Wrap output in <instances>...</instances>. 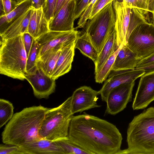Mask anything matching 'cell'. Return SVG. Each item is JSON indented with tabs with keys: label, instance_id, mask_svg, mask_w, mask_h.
Returning a JSON list of instances; mask_svg holds the SVG:
<instances>
[{
	"label": "cell",
	"instance_id": "cell-1",
	"mask_svg": "<svg viewBox=\"0 0 154 154\" xmlns=\"http://www.w3.org/2000/svg\"><path fill=\"white\" fill-rule=\"evenodd\" d=\"M68 137L88 154H119L122 137L116 125L84 112L73 116Z\"/></svg>",
	"mask_w": 154,
	"mask_h": 154
},
{
	"label": "cell",
	"instance_id": "cell-2",
	"mask_svg": "<svg viewBox=\"0 0 154 154\" xmlns=\"http://www.w3.org/2000/svg\"><path fill=\"white\" fill-rule=\"evenodd\" d=\"M49 109L40 105L15 113L2 132L3 143L21 146L41 139L39 130Z\"/></svg>",
	"mask_w": 154,
	"mask_h": 154
},
{
	"label": "cell",
	"instance_id": "cell-3",
	"mask_svg": "<svg viewBox=\"0 0 154 154\" xmlns=\"http://www.w3.org/2000/svg\"><path fill=\"white\" fill-rule=\"evenodd\" d=\"M128 148L119 154H154V107L135 116L127 130Z\"/></svg>",
	"mask_w": 154,
	"mask_h": 154
},
{
	"label": "cell",
	"instance_id": "cell-4",
	"mask_svg": "<svg viewBox=\"0 0 154 154\" xmlns=\"http://www.w3.org/2000/svg\"><path fill=\"white\" fill-rule=\"evenodd\" d=\"M0 73L23 80L26 74L27 55L23 35L8 39H1Z\"/></svg>",
	"mask_w": 154,
	"mask_h": 154
},
{
	"label": "cell",
	"instance_id": "cell-5",
	"mask_svg": "<svg viewBox=\"0 0 154 154\" xmlns=\"http://www.w3.org/2000/svg\"><path fill=\"white\" fill-rule=\"evenodd\" d=\"M116 18L115 29L117 45H126L134 29L145 23H154V16L150 13L128 7L123 0H114L112 2Z\"/></svg>",
	"mask_w": 154,
	"mask_h": 154
},
{
	"label": "cell",
	"instance_id": "cell-6",
	"mask_svg": "<svg viewBox=\"0 0 154 154\" xmlns=\"http://www.w3.org/2000/svg\"><path fill=\"white\" fill-rule=\"evenodd\" d=\"M71 96L58 106L49 109L39 131L41 138L54 141L67 137L73 116L71 109Z\"/></svg>",
	"mask_w": 154,
	"mask_h": 154
},
{
	"label": "cell",
	"instance_id": "cell-7",
	"mask_svg": "<svg viewBox=\"0 0 154 154\" xmlns=\"http://www.w3.org/2000/svg\"><path fill=\"white\" fill-rule=\"evenodd\" d=\"M115 15L112 2L87 22L85 32L99 54L115 28Z\"/></svg>",
	"mask_w": 154,
	"mask_h": 154
},
{
	"label": "cell",
	"instance_id": "cell-8",
	"mask_svg": "<svg viewBox=\"0 0 154 154\" xmlns=\"http://www.w3.org/2000/svg\"><path fill=\"white\" fill-rule=\"evenodd\" d=\"M127 47L141 60L154 53V23H145L137 26L129 36Z\"/></svg>",
	"mask_w": 154,
	"mask_h": 154
},
{
	"label": "cell",
	"instance_id": "cell-9",
	"mask_svg": "<svg viewBox=\"0 0 154 154\" xmlns=\"http://www.w3.org/2000/svg\"><path fill=\"white\" fill-rule=\"evenodd\" d=\"M79 34L75 30L69 32L49 30L43 34L35 39L39 47L38 58L49 50L68 45L75 41Z\"/></svg>",
	"mask_w": 154,
	"mask_h": 154
},
{
	"label": "cell",
	"instance_id": "cell-10",
	"mask_svg": "<svg viewBox=\"0 0 154 154\" xmlns=\"http://www.w3.org/2000/svg\"><path fill=\"white\" fill-rule=\"evenodd\" d=\"M134 84L135 81L128 82L113 89L107 98L105 113L115 115L123 111L131 101Z\"/></svg>",
	"mask_w": 154,
	"mask_h": 154
},
{
	"label": "cell",
	"instance_id": "cell-11",
	"mask_svg": "<svg viewBox=\"0 0 154 154\" xmlns=\"http://www.w3.org/2000/svg\"><path fill=\"white\" fill-rule=\"evenodd\" d=\"M145 73L142 69L112 70L108 79L99 91L102 100L106 102L110 92L113 89L123 83L135 81Z\"/></svg>",
	"mask_w": 154,
	"mask_h": 154
},
{
	"label": "cell",
	"instance_id": "cell-12",
	"mask_svg": "<svg viewBox=\"0 0 154 154\" xmlns=\"http://www.w3.org/2000/svg\"><path fill=\"white\" fill-rule=\"evenodd\" d=\"M99 91L95 90L91 87L86 86H81L76 89L73 92L71 100V109L74 114L82 113L101 106L97 104V96Z\"/></svg>",
	"mask_w": 154,
	"mask_h": 154
},
{
	"label": "cell",
	"instance_id": "cell-13",
	"mask_svg": "<svg viewBox=\"0 0 154 154\" xmlns=\"http://www.w3.org/2000/svg\"><path fill=\"white\" fill-rule=\"evenodd\" d=\"M154 100V71L145 73L141 76L134 99L132 108L134 110L146 107Z\"/></svg>",
	"mask_w": 154,
	"mask_h": 154
},
{
	"label": "cell",
	"instance_id": "cell-14",
	"mask_svg": "<svg viewBox=\"0 0 154 154\" xmlns=\"http://www.w3.org/2000/svg\"><path fill=\"white\" fill-rule=\"evenodd\" d=\"M74 0H66L64 5L49 22L50 31L69 32L74 30Z\"/></svg>",
	"mask_w": 154,
	"mask_h": 154
},
{
	"label": "cell",
	"instance_id": "cell-15",
	"mask_svg": "<svg viewBox=\"0 0 154 154\" xmlns=\"http://www.w3.org/2000/svg\"><path fill=\"white\" fill-rule=\"evenodd\" d=\"M25 79L32 86L35 97L38 99H47L55 91V80L38 68L35 74L26 75Z\"/></svg>",
	"mask_w": 154,
	"mask_h": 154
},
{
	"label": "cell",
	"instance_id": "cell-16",
	"mask_svg": "<svg viewBox=\"0 0 154 154\" xmlns=\"http://www.w3.org/2000/svg\"><path fill=\"white\" fill-rule=\"evenodd\" d=\"M24 154H65L62 148L54 141L39 140L20 146Z\"/></svg>",
	"mask_w": 154,
	"mask_h": 154
},
{
	"label": "cell",
	"instance_id": "cell-17",
	"mask_svg": "<svg viewBox=\"0 0 154 154\" xmlns=\"http://www.w3.org/2000/svg\"><path fill=\"white\" fill-rule=\"evenodd\" d=\"M75 42L62 48L52 74L51 78L54 80L71 69L74 56Z\"/></svg>",
	"mask_w": 154,
	"mask_h": 154
},
{
	"label": "cell",
	"instance_id": "cell-18",
	"mask_svg": "<svg viewBox=\"0 0 154 154\" xmlns=\"http://www.w3.org/2000/svg\"><path fill=\"white\" fill-rule=\"evenodd\" d=\"M49 31V21L45 16L42 7L38 9L32 8L28 32L36 39Z\"/></svg>",
	"mask_w": 154,
	"mask_h": 154
},
{
	"label": "cell",
	"instance_id": "cell-19",
	"mask_svg": "<svg viewBox=\"0 0 154 154\" xmlns=\"http://www.w3.org/2000/svg\"><path fill=\"white\" fill-rule=\"evenodd\" d=\"M32 8L31 6L26 12L0 33L1 39H5L12 38L28 32V25Z\"/></svg>",
	"mask_w": 154,
	"mask_h": 154
},
{
	"label": "cell",
	"instance_id": "cell-20",
	"mask_svg": "<svg viewBox=\"0 0 154 154\" xmlns=\"http://www.w3.org/2000/svg\"><path fill=\"white\" fill-rule=\"evenodd\" d=\"M141 60L126 45H123L116 56L112 70L134 69Z\"/></svg>",
	"mask_w": 154,
	"mask_h": 154
},
{
	"label": "cell",
	"instance_id": "cell-21",
	"mask_svg": "<svg viewBox=\"0 0 154 154\" xmlns=\"http://www.w3.org/2000/svg\"><path fill=\"white\" fill-rule=\"evenodd\" d=\"M64 47L58 46L45 52L37 59L38 68L41 69L46 75L51 77L53 70L61 50Z\"/></svg>",
	"mask_w": 154,
	"mask_h": 154
},
{
	"label": "cell",
	"instance_id": "cell-22",
	"mask_svg": "<svg viewBox=\"0 0 154 154\" xmlns=\"http://www.w3.org/2000/svg\"><path fill=\"white\" fill-rule=\"evenodd\" d=\"M119 47L116 44V34L115 27L109 34L101 51L99 54L97 61L94 64L95 73Z\"/></svg>",
	"mask_w": 154,
	"mask_h": 154
},
{
	"label": "cell",
	"instance_id": "cell-23",
	"mask_svg": "<svg viewBox=\"0 0 154 154\" xmlns=\"http://www.w3.org/2000/svg\"><path fill=\"white\" fill-rule=\"evenodd\" d=\"M31 0H25L9 13L0 16V33L31 6Z\"/></svg>",
	"mask_w": 154,
	"mask_h": 154
},
{
	"label": "cell",
	"instance_id": "cell-24",
	"mask_svg": "<svg viewBox=\"0 0 154 154\" xmlns=\"http://www.w3.org/2000/svg\"><path fill=\"white\" fill-rule=\"evenodd\" d=\"M75 48L91 59L94 64L97 62L99 53L85 32L80 35H78L75 41Z\"/></svg>",
	"mask_w": 154,
	"mask_h": 154
},
{
	"label": "cell",
	"instance_id": "cell-25",
	"mask_svg": "<svg viewBox=\"0 0 154 154\" xmlns=\"http://www.w3.org/2000/svg\"><path fill=\"white\" fill-rule=\"evenodd\" d=\"M123 45H120L104 63L99 70L95 73V81L101 83L105 81L108 77L115 61L116 56Z\"/></svg>",
	"mask_w": 154,
	"mask_h": 154
},
{
	"label": "cell",
	"instance_id": "cell-26",
	"mask_svg": "<svg viewBox=\"0 0 154 154\" xmlns=\"http://www.w3.org/2000/svg\"><path fill=\"white\" fill-rule=\"evenodd\" d=\"M39 45L35 39L27 57L26 65V75H33L36 73L38 68L37 61L39 52Z\"/></svg>",
	"mask_w": 154,
	"mask_h": 154
},
{
	"label": "cell",
	"instance_id": "cell-27",
	"mask_svg": "<svg viewBox=\"0 0 154 154\" xmlns=\"http://www.w3.org/2000/svg\"><path fill=\"white\" fill-rule=\"evenodd\" d=\"M14 107L9 101L3 99H0V128H1L13 117Z\"/></svg>",
	"mask_w": 154,
	"mask_h": 154
},
{
	"label": "cell",
	"instance_id": "cell-28",
	"mask_svg": "<svg viewBox=\"0 0 154 154\" xmlns=\"http://www.w3.org/2000/svg\"><path fill=\"white\" fill-rule=\"evenodd\" d=\"M63 149L65 154H88V153L72 143L68 136L54 141Z\"/></svg>",
	"mask_w": 154,
	"mask_h": 154
},
{
	"label": "cell",
	"instance_id": "cell-29",
	"mask_svg": "<svg viewBox=\"0 0 154 154\" xmlns=\"http://www.w3.org/2000/svg\"><path fill=\"white\" fill-rule=\"evenodd\" d=\"M129 7L152 13L154 15V0H123Z\"/></svg>",
	"mask_w": 154,
	"mask_h": 154
},
{
	"label": "cell",
	"instance_id": "cell-30",
	"mask_svg": "<svg viewBox=\"0 0 154 154\" xmlns=\"http://www.w3.org/2000/svg\"><path fill=\"white\" fill-rule=\"evenodd\" d=\"M57 0H45L42 7L45 16L49 22L53 18Z\"/></svg>",
	"mask_w": 154,
	"mask_h": 154
},
{
	"label": "cell",
	"instance_id": "cell-31",
	"mask_svg": "<svg viewBox=\"0 0 154 154\" xmlns=\"http://www.w3.org/2000/svg\"><path fill=\"white\" fill-rule=\"evenodd\" d=\"M0 154H24L20 146L5 144L0 145Z\"/></svg>",
	"mask_w": 154,
	"mask_h": 154
},
{
	"label": "cell",
	"instance_id": "cell-32",
	"mask_svg": "<svg viewBox=\"0 0 154 154\" xmlns=\"http://www.w3.org/2000/svg\"><path fill=\"white\" fill-rule=\"evenodd\" d=\"M114 0H97L93 5L88 20L92 18L96 14L101 11Z\"/></svg>",
	"mask_w": 154,
	"mask_h": 154
},
{
	"label": "cell",
	"instance_id": "cell-33",
	"mask_svg": "<svg viewBox=\"0 0 154 154\" xmlns=\"http://www.w3.org/2000/svg\"><path fill=\"white\" fill-rule=\"evenodd\" d=\"M75 1V18L80 17L87 8L89 0H74Z\"/></svg>",
	"mask_w": 154,
	"mask_h": 154
},
{
	"label": "cell",
	"instance_id": "cell-34",
	"mask_svg": "<svg viewBox=\"0 0 154 154\" xmlns=\"http://www.w3.org/2000/svg\"><path fill=\"white\" fill-rule=\"evenodd\" d=\"M23 38L24 45L27 57L31 50L34 38L28 32L23 33Z\"/></svg>",
	"mask_w": 154,
	"mask_h": 154
},
{
	"label": "cell",
	"instance_id": "cell-35",
	"mask_svg": "<svg viewBox=\"0 0 154 154\" xmlns=\"http://www.w3.org/2000/svg\"><path fill=\"white\" fill-rule=\"evenodd\" d=\"M154 64V53L149 56L141 59L137 64L136 68H141Z\"/></svg>",
	"mask_w": 154,
	"mask_h": 154
},
{
	"label": "cell",
	"instance_id": "cell-36",
	"mask_svg": "<svg viewBox=\"0 0 154 154\" xmlns=\"http://www.w3.org/2000/svg\"><path fill=\"white\" fill-rule=\"evenodd\" d=\"M0 3L2 5L5 15L11 12L17 5L11 0H0Z\"/></svg>",
	"mask_w": 154,
	"mask_h": 154
},
{
	"label": "cell",
	"instance_id": "cell-37",
	"mask_svg": "<svg viewBox=\"0 0 154 154\" xmlns=\"http://www.w3.org/2000/svg\"><path fill=\"white\" fill-rule=\"evenodd\" d=\"M45 0H31V7L34 9L42 7Z\"/></svg>",
	"mask_w": 154,
	"mask_h": 154
},
{
	"label": "cell",
	"instance_id": "cell-38",
	"mask_svg": "<svg viewBox=\"0 0 154 154\" xmlns=\"http://www.w3.org/2000/svg\"><path fill=\"white\" fill-rule=\"evenodd\" d=\"M66 0H57L53 17L59 11L65 3Z\"/></svg>",
	"mask_w": 154,
	"mask_h": 154
},
{
	"label": "cell",
	"instance_id": "cell-39",
	"mask_svg": "<svg viewBox=\"0 0 154 154\" xmlns=\"http://www.w3.org/2000/svg\"><path fill=\"white\" fill-rule=\"evenodd\" d=\"M135 69H142L145 72V73H147L154 71V64L151 65L150 66L141 68H136Z\"/></svg>",
	"mask_w": 154,
	"mask_h": 154
},
{
	"label": "cell",
	"instance_id": "cell-40",
	"mask_svg": "<svg viewBox=\"0 0 154 154\" xmlns=\"http://www.w3.org/2000/svg\"><path fill=\"white\" fill-rule=\"evenodd\" d=\"M16 5H17L25 0H11Z\"/></svg>",
	"mask_w": 154,
	"mask_h": 154
}]
</instances>
